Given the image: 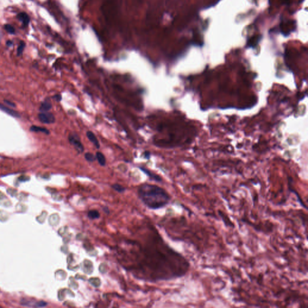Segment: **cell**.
I'll list each match as a JSON object with an SVG mask.
<instances>
[{
  "mask_svg": "<svg viewBox=\"0 0 308 308\" xmlns=\"http://www.w3.org/2000/svg\"><path fill=\"white\" fill-rule=\"evenodd\" d=\"M139 194L144 204L152 209L165 206L170 200L167 193L155 185H142L139 189Z\"/></svg>",
  "mask_w": 308,
  "mask_h": 308,
  "instance_id": "1",
  "label": "cell"
},
{
  "mask_svg": "<svg viewBox=\"0 0 308 308\" xmlns=\"http://www.w3.org/2000/svg\"><path fill=\"white\" fill-rule=\"evenodd\" d=\"M68 139H69L70 143L74 146L75 149L79 153H82L84 152V147L83 146V145L81 143L79 137L77 134L73 133V134H69Z\"/></svg>",
  "mask_w": 308,
  "mask_h": 308,
  "instance_id": "2",
  "label": "cell"
},
{
  "mask_svg": "<svg viewBox=\"0 0 308 308\" xmlns=\"http://www.w3.org/2000/svg\"><path fill=\"white\" fill-rule=\"evenodd\" d=\"M39 120L44 123V124H54L55 121V118L54 116L51 113H49L48 112H42L38 115Z\"/></svg>",
  "mask_w": 308,
  "mask_h": 308,
  "instance_id": "3",
  "label": "cell"
},
{
  "mask_svg": "<svg viewBox=\"0 0 308 308\" xmlns=\"http://www.w3.org/2000/svg\"><path fill=\"white\" fill-rule=\"evenodd\" d=\"M17 19L21 21L24 27H27L30 22V17L26 12H20L16 16Z\"/></svg>",
  "mask_w": 308,
  "mask_h": 308,
  "instance_id": "4",
  "label": "cell"
},
{
  "mask_svg": "<svg viewBox=\"0 0 308 308\" xmlns=\"http://www.w3.org/2000/svg\"><path fill=\"white\" fill-rule=\"evenodd\" d=\"M86 135H87V137L88 138V139L91 141V142L93 143L94 145V146L96 147L97 149H100V142L99 141H98L97 137H96V135H95V134L91 131H87V132H86Z\"/></svg>",
  "mask_w": 308,
  "mask_h": 308,
  "instance_id": "5",
  "label": "cell"
},
{
  "mask_svg": "<svg viewBox=\"0 0 308 308\" xmlns=\"http://www.w3.org/2000/svg\"><path fill=\"white\" fill-rule=\"evenodd\" d=\"M0 110L3 111V112H5L6 113L9 114V115L11 116H13V117H15V118H20V115L19 114V113L17 112L16 111L14 110H12L10 108H8L6 106H4V105L0 104Z\"/></svg>",
  "mask_w": 308,
  "mask_h": 308,
  "instance_id": "6",
  "label": "cell"
},
{
  "mask_svg": "<svg viewBox=\"0 0 308 308\" xmlns=\"http://www.w3.org/2000/svg\"><path fill=\"white\" fill-rule=\"evenodd\" d=\"M96 158L99 164L102 166H105L106 164V159L104 154L101 152H97L96 153Z\"/></svg>",
  "mask_w": 308,
  "mask_h": 308,
  "instance_id": "7",
  "label": "cell"
},
{
  "mask_svg": "<svg viewBox=\"0 0 308 308\" xmlns=\"http://www.w3.org/2000/svg\"><path fill=\"white\" fill-rule=\"evenodd\" d=\"M260 39H261V38H260V36L252 37V38H251L249 39V41L247 42V46H249V47H251V48L255 47L257 45V44H258L259 41L260 40Z\"/></svg>",
  "mask_w": 308,
  "mask_h": 308,
  "instance_id": "8",
  "label": "cell"
},
{
  "mask_svg": "<svg viewBox=\"0 0 308 308\" xmlns=\"http://www.w3.org/2000/svg\"><path fill=\"white\" fill-rule=\"evenodd\" d=\"M30 131H33V132H42L45 133L46 134H50V131H49L48 129H47L46 128L40 127V126H35V125L31 126Z\"/></svg>",
  "mask_w": 308,
  "mask_h": 308,
  "instance_id": "9",
  "label": "cell"
},
{
  "mask_svg": "<svg viewBox=\"0 0 308 308\" xmlns=\"http://www.w3.org/2000/svg\"><path fill=\"white\" fill-rule=\"evenodd\" d=\"M52 108L51 104L48 101H45L42 102L40 107V111L41 112H46Z\"/></svg>",
  "mask_w": 308,
  "mask_h": 308,
  "instance_id": "10",
  "label": "cell"
},
{
  "mask_svg": "<svg viewBox=\"0 0 308 308\" xmlns=\"http://www.w3.org/2000/svg\"><path fill=\"white\" fill-rule=\"evenodd\" d=\"M140 169H141V170H142L143 171H144L146 175H148L149 177L152 178V179L155 180V181H160L161 180V178H160L159 176H158V175H155L154 174L152 173V172L150 171L149 170H147V169H145V168H143V167H141Z\"/></svg>",
  "mask_w": 308,
  "mask_h": 308,
  "instance_id": "11",
  "label": "cell"
},
{
  "mask_svg": "<svg viewBox=\"0 0 308 308\" xmlns=\"http://www.w3.org/2000/svg\"><path fill=\"white\" fill-rule=\"evenodd\" d=\"M4 28L6 32L10 34H15L16 33L15 28L9 24H5L4 26Z\"/></svg>",
  "mask_w": 308,
  "mask_h": 308,
  "instance_id": "12",
  "label": "cell"
},
{
  "mask_svg": "<svg viewBox=\"0 0 308 308\" xmlns=\"http://www.w3.org/2000/svg\"><path fill=\"white\" fill-rule=\"evenodd\" d=\"M84 157L85 159L89 162H93L96 159V155H94V154L90 152H86L84 154Z\"/></svg>",
  "mask_w": 308,
  "mask_h": 308,
  "instance_id": "13",
  "label": "cell"
},
{
  "mask_svg": "<svg viewBox=\"0 0 308 308\" xmlns=\"http://www.w3.org/2000/svg\"><path fill=\"white\" fill-rule=\"evenodd\" d=\"M26 47V43L24 41H21L20 43V45L17 47V54L18 56H20L23 53L24 48Z\"/></svg>",
  "mask_w": 308,
  "mask_h": 308,
  "instance_id": "14",
  "label": "cell"
},
{
  "mask_svg": "<svg viewBox=\"0 0 308 308\" xmlns=\"http://www.w3.org/2000/svg\"><path fill=\"white\" fill-rule=\"evenodd\" d=\"M100 213L96 210H91L88 213V216L91 219H95L100 217Z\"/></svg>",
  "mask_w": 308,
  "mask_h": 308,
  "instance_id": "15",
  "label": "cell"
},
{
  "mask_svg": "<svg viewBox=\"0 0 308 308\" xmlns=\"http://www.w3.org/2000/svg\"><path fill=\"white\" fill-rule=\"evenodd\" d=\"M112 187L113 189H114L116 191L119 193H122L125 191V188L119 184H114L112 186Z\"/></svg>",
  "mask_w": 308,
  "mask_h": 308,
  "instance_id": "16",
  "label": "cell"
},
{
  "mask_svg": "<svg viewBox=\"0 0 308 308\" xmlns=\"http://www.w3.org/2000/svg\"><path fill=\"white\" fill-rule=\"evenodd\" d=\"M4 102L6 104H7L8 106H10V107H16V105H15V103L11 102L8 101V100H5L4 101Z\"/></svg>",
  "mask_w": 308,
  "mask_h": 308,
  "instance_id": "17",
  "label": "cell"
},
{
  "mask_svg": "<svg viewBox=\"0 0 308 308\" xmlns=\"http://www.w3.org/2000/svg\"><path fill=\"white\" fill-rule=\"evenodd\" d=\"M55 100L57 101H60L61 100V96L60 95H56L54 96Z\"/></svg>",
  "mask_w": 308,
  "mask_h": 308,
  "instance_id": "18",
  "label": "cell"
},
{
  "mask_svg": "<svg viewBox=\"0 0 308 308\" xmlns=\"http://www.w3.org/2000/svg\"><path fill=\"white\" fill-rule=\"evenodd\" d=\"M13 42L12 40H7V42H6V45H7V46H11L13 45Z\"/></svg>",
  "mask_w": 308,
  "mask_h": 308,
  "instance_id": "19",
  "label": "cell"
},
{
  "mask_svg": "<svg viewBox=\"0 0 308 308\" xmlns=\"http://www.w3.org/2000/svg\"><path fill=\"white\" fill-rule=\"evenodd\" d=\"M144 155L146 158L149 159L150 158V153L148 151H146L144 153Z\"/></svg>",
  "mask_w": 308,
  "mask_h": 308,
  "instance_id": "20",
  "label": "cell"
}]
</instances>
